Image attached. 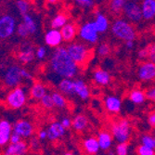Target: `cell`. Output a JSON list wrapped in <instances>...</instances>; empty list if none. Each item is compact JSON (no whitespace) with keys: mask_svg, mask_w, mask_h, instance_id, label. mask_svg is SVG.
<instances>
[{"mask_svg":"<svg viewBox=\"0 0 155 155\" xmlns=\"http://www.w3.org/2000/svg\"><path fill=\"white\" fill-rule=\"evenodd\" d=\"M35 54L38 60H44L47 56V48L45 47H38L35 51Z\"/></svg>","mask_w":155,"mask_h":155,"instance_id":"cell-42","label":"cell"},{"mask_svg":"<svg viewBox=\"0 0 155 155\" xmlns=\"http://www.w3.org/2000/svg\"><path fill=\"white\" fill-rule=\"evenodd\" d=\"M54 105L58 109H65L67 107V100L65 97V95H63L61 92H52L51 93Z\"/></svg>","mask_w":155,"mask_h":155,"instance_id":"cell-29","label":"cell"},{"mask_svg":"<svg viewBox=\"0 0 155 155\" xmlns=\"http://www.w3.org/2000/svg\"><path fill=\"white\" fill-rule=\"evenodd\" d=\"M112 135L107 131H101L97 135V140L101 146V150L103 151H107L110 150L112 146Z\"/></svg>","mask_w":155,"mask_h":155,"instance_id":"cell-25","label":"cell"},{"mask_svg":"<svg viewBox=\"0 0 155 155\" xmlns=\"http://www.w3.org/2000/svg\"><path fill=\"white\" fill-rule=\"evenodd\" d=\"M140 143L146 145L150 148L155 149V140L153 136L150 135V134H145L143 135L141 137H140Z\"/></svg>","mask_w":155,"mask_h":155,"instance_id":"cell-37","label":"cell"},{"mask_svg":"<svg viewBox=\"0 0 155 155\" xmlns=\"http://www.w3.org/2000/svg\"><path fill=\"white\" fill-rule=\"evenodd\" d=\"M123 13L129 21L137 23L143 19L141 6L134 0H128L124 7Z\"/></svg>","mask_w":155,"mask_h":155,"instance_id":"cell-9","label":"cell"},{"mask_svg":"<svg viewBox=\"0 0 155 155\" xmlns=\"http://www.w3.org/2000/svg\"><path fill=\"white\" fill-rule=\"evenodd\" d=\"M58 89L67 97L75 96L74 92V80L73 78H62L59 81Z\"/></svg>","mask_w":155,"mask_h":155,"instance_id":"cell-19","label":"cell"},{"mask_svg":"<svg viewBox=\"0 0 155 155\" xmlns=\"http://www.w3.org/2000/svg\"><path fill=\"white\" fill-rule=\"evenodd\" d=\"M22 17V21L25 23L26 27L28 28V30L30 32V35H35L37 32V24L34 18L30 15L29 13L25 14V15L21 16Z\"/></svg>","mask_w":155,"mask_h":155,"instance_id":"cell-32","label":"cell"},{"mask_svg":"<svg viewBox=\"0 0 155 155\" xmlns=\"http://www.w3.org/2000/svg\"><path fill=\"white\" fill-rule=\"evenodd\" d=\"M48 130V139L50 141H56L65 135L66 128L62 125L61 122H53L49 124Z\"/></svg>","mask_w":155,"mask_h":155,"instance_id":"cell-14","label":"cell"},{"mask_svg":"<svg viewBox=\"0 0 155 155\" xmlns=\"http://www.w3.org/2000/svg\"><path fill=\"white\" fill-rule=\"evenodd\" d=\"M47 2L50 5H55L59 2V0H47Z\"/></svg>","mask_w":155,"mask_h":155,"instance_id":"cell-52","label":"cell"},{"mask_svg":"<svg viewBox=\"0 0 155 155\" xmlns=\"http://www.w3.org/2000/svg\"><path fill=\"white\" fill-rule=\"evenodd\" d=\"M88 125V119L83 115L78 114L73 119V128L76 132H82L84 129H87Z\"/></svg>","mask_w":155,"mask_h":155,"instance_id":"cell-28","label":"cell"},{"mask_svg":"<svg viewBox=\"0 0 155 155\" xmlns=\"http://www.w3.org/2000/svg\"><path fill=\"white\" fill-rule=\"evenodd\" d=\"M104 106L108 112L112 114H119L122 109V101L117 96L110 95L107 96L104 100Z\"/></svg>","mask_w":155,"mask_h":155,"instance_id":"cell-16","label":"cell"},{"mask_svg":"<svg viewBox=\"0 0 155 155\" xmlns=\"http://www.w3.org/2000/svg\"><path fill=\"white\" fill-rule=\"evenodd\" d=\"M13 132L19 134L22 138H29L35 132L34 125L27 120H19L13 124Z\"/></svg>","mask_w":155,"mask_h":155,"instance_id":"cell-11","label":"cell"},{"mask_svg":"<svg viewBox=\"0 0 155 155\" xmlns=\"http://www.w3.org/2000/svg\"><path fill=\"white\" fill-rule=\"evenodd\" d=\"M137 58L139 60H142V61H144L146 59H149V48H148V47L138 50V52H137Z\"/></svg>","mask_w":155,"mask_h":155,"instance_id":"cell-44","label":"cell"},{"mask_svg":"<svg viewBox=\"0 0 155 155\" xmlns=\"http://www.w3.org/2000/svg\"><path fill=\"white\" fill-rule=\"evenodd\" d=\"M153 137H154V140H155V131H154V133H153Z\"/></svg>","mask_w":155,"mask_h":155,"instance_id":"cell-53","label":"cell"},{"mask_svg":"<svg viewBox=\"0 0 155 155\" xmlns=\"http://www.w3.org/2000/svg\"><path fill=\"white\" fill-rule=\"evenodd\" d=\"M149 48V61L155 62V43L148 47Z\"/></svg>","mask_w":155,"mask_h":155,"instance_id":"cell-45","label":"cell"},{"mask_svg":"<svg viewBox=\"0 0 155 155\" xmlns=\"http://www.w3.org/2000/svg\"><path fill=\"white\" fill-rule=\"evenodd\" d=\"M110 133L117 143L128 142L131 137V124L127 119H120L111 124Z\"/></svg>","mask_w":155,"mask_h":155,"instance_id":"cell-3","label":"cell"},{"mask_svg":"<svg viewBox=\"0 0 155 155\" xmlns=\"http://www.w3.org/2000/svg\"><path fill=\"white\" fill-rule=\"evenodd\" d=\"M46 94H47V87L43 84L39 82L35 83L30 89L31 97L34 100H36V101H40Z\"/></svg>","mask_w":155,"mask_h":155,"instance_id":"cell-26","label":"cell"},{"mask_svg":"<svg viewBox=\"0 0 155 155\" xmlns=\"http://www.w3.org/2000/svg\"><path fill=\"white\" fill-rule=\"evenodd\" d=\"M92 78H93V81L95 82V84L100 87L109 86L110 83V80H111V76H110V73L101 68H97L95 70L92 74Z\"/></svg>","mask_w":155,"mask_h":155,"instance_id":"cell-17","label":"cell"},{"mask_svg":"<svg viewBox=\"0 0 155 155\" xmlns=\"http://www.w3.org/2000/svg\"><path fill=\"white\" fill-rule=\"evenodd\" d=\"M145 93H146L147 100L155 103V86H152V87H149L145 91Z\"/></svg>","mask_w":155,"mask_h":155,"instance_id":"cell-40","label":"cell"},{"mask_svg":"<svg viewBox=\"0 0 155 155\" xmlns=\"http://www.w3.org/2000/svg\"><path fill=\"white\" fill-rule=\"evenodd\" d=\"M136 152L138 155H155V149L150 148L143 144H140L136 149Z\"/></svg>","mask_w":155,"mask_h":155,"instance_id":"cell-36","label":"cell"},{"mask_svg":"<svg viewBox=\"0 0 155 155\" xmlns=\"http://www.w3.org/2000/svg\"><path fill=\"white\" fill-rule=\"evenodd\" d=\"M65 48L70 56L79 66H82L88 61L90 57V50L86 44L73 41L71 43H69Z\"/></svg>","mask_w":155,"mask_h":155,"instance_id":"cell-4","label":"cell"},{"mask_svg":"<svg viewBox=\"0 0 155 155\" xmlns=\"http://www.w3.org/2000/svg\"><path fill=\"white\" fill-rule=\"evenodd\" d=\"M16 7H17V9L19 10V13L21 16L25 15V14H27V13H29L30 4L27 0H17Z\"/></svg>","mask_w":155,"mask_h":155,"instance_id":"cell-33","label":"cell"},{"mask_svg":"<svg viewBox=\"0 0 155 155\" xmlns=\"http://www.w3.org/2000/svg\"><path fill=\"white\" fill-rule=\"evenodd\" d=\"M148 123L151 127L155 128V110L151 111L148 116Z\"/></svg>","mask_w":155,"mask_h":155,"instance_id":"cell-48","label":"cell"},{"mask_svg":"<svg viewBox=\"0 0 155 155\" xmlns=\"http://www.w3.org/2000/svg\"><path fill=\"white\" fill-rule=\"evenodd\" d=\"M110 53V47L107 43H101L97 48V54L101 58H105Z\"/></svg>","mask_w":155,"mask_h":155,"instance_id":"cell-35","label":"cell"},{"mask_svg":"<svg viewBox=\"0 0 155 155\" xmlns=\"http://www.w3.org/2000/svg\"><path fill=\"white\" fill-rule=\"evenodd\" d=\"M27 101V96L25 89L21 87L11 88L6 97V105L13 110H18L24 106Z\"/></svg>","mask_w":155,"mask_h":155,"instance_id":"cell-5","label":"cell"},{"mask_svg":"<svg viewBox=\"0 0 155 155\" xmlns=\"http://www.w3.org/2000/svg\"><path fill=\"white\" fill-rule=\"evenodd\" d=\"M29 145L27 144L24 140H21L20 142L17 143H9L5 151L4 154L6 155H23L28 152V149H29Z\"/></svg>","mask_w":155,"mask_h":155,"instance_id":"cell-15","label":"cell"},{"mask_svg":"<svg viewBox=\"0 0 155 155\" xmlns=\"http://www.w3.org/2000/svg\"><path fill=\"white\" fill-rule=\"evenodd\" d=\"M62 41H63V38H62V35L60 29L51 28V29L48 30L45 35V43L49 48H55L60 47L61 44L62 43Z\"/></svg>","mask_w":155,"mask_h":155,"instance_id":"cell-12","label":"cell"},{"mask_svg":"<svg viewBox=\"0 0 155 155\" xmlns=\"http://www.w3.org/2000/svg\"><path fill=\"white\" fill-rule=\"evenodd\" d=\"M83 149L87 154H97L101 150V146L98 143L97 137H90L83 141Z\"/></svg>","mask_w":155,"mask_h":155,"instance_id":"cell-23","label":"cell"},{"mask_svg":"<svg viewBox=\"0 0 155 155\" xmlns=\"http://www.w3.org/2000/svg\"><path fill=\"white\" fill-rule=\"evenodd\" d=\"M128 98L132 103L136 105H140L145 102V101L147 100V97H146V93L142 89L136 88L129 93Z\"/></svg>","mask_w":155,"mask_h":155,"instance_id":"cell-27","label":"cell"},{"mask_svg":"<svg viewBox=\"0 0 155 155\" xmlns=\"http://www.w3.org/2000/svg\"><path fill=\"white\" fill-rule=\"evenodd\" d=\"M39 138H38V137H31V139H30V142H29V147H30V149L31 150H37L38 149H39V147H40V143H39Z\"/></svg>","mask_w":155,"mask_h":155,"instance_id":"cell-41","label":"cell"},{"mask_svg":"<svg viewBox=\"0 0 155 155\" xmlns=\"http://www.w3.org/2000/svg\"><path fill=\"white\" fill-rule=\"evenodd\" d=\"M21 67L18 64H12L8 66L3 75L4 84L8 88H14L21 84L23 77L21 75Z\"/></svg>","mask_w":155,"mask_h":155,"instance_id":"cell-6","label":"cell"},{"mask_svg":"<svg viewBox=\"0 0 155 155\" xmlns=\"http://www.w3.org/2000/svg\"><path fill=\"white\" fill-rule=\"evenodd\" d=\"M21 75L23 77V80H26V81H31L33 79V75L30 72H28L27 70L25 69H21Z\"/></svg>","mask_w":155,"mask_h":155,"instance_id":"cell-49","label":"cell"},{"mask_svg":"<svg viewBox=\"0 0 155 155\" xmlns=\"http://www.w3.org/2000/svg\"><path fill=\"white\" fill-rule=\"evenodd\" d=\"M39 101H40L41 106L45 109H47V110H51L55 107L51 94H46Z\"/></svg>","mask_w":155,"mask_h":155,"instance_id":"cell-34","label":"cell"},{"mask_svg":"<svg viewBox=\"0 0 155 155\" xmlns=\"http://www.w3.org/2000/svg\"><path fill=\"white\" fill-rule=\"evenodd\" d=\"M62 38L64 42L67 43H71L73 42L78 33V29L74 23L73 22H67L61 29Z\"/></svg>","mask_w":155,"mask_h":155,"instance_id":"cell-21","label":"cell"},{"mask_svg":"<svg viewBox=\"0 0 155 155\" xmlns=\"http://www.w3.org/2000/svg\"><path fill=\"white\" fill-rule=\"evenodd\" d=\"M94 23H95V26L97 28V32L100 34L106 33L110 27V22H109L108 18L106 17L105 14H103L101 12H97L96 14Z\"/></svg>","mask_w":155,"mask_h":155,"instance_id":"cell-24","label":"cell"},{"mask_svg":"<svg viewBox=\"0 0 155 155\" xmlns=\"http://www.w3.org/2000/svg\"><path fill=\"white\" fill-rule=\"evenodd\" d=\"M135 40H127L125 41V48L127 49H133L135 47Z\"/></svg>","mask_w":155,"mask_h":155,"instance_id":"cell-51","label":"cell"},{"mask_svg":"<svg viewBox=\"0 0 155 155\" xmlns=\"http://www.w3.org/2000/svg\"><path fill=\"white\" fill-rule=\"evenodd\" d=\"M110 31L117 39L127 41L135 40L137 37V32L135 27L126 20L116 19L110 25Z\"/></svg>","mask_w":155,"mask_h":155,"instance_id":"cell-2","label":"cell"},{"mask_svg":"<svg viewBox=\"0 0 155 155\" xmlns=\"http://www.w3.org/2000/svg\"><path fill=\"white\" fill-rule=\"evenodd\" d=\"M61 123L62 124V125L66 129H69L71 128L73 126V121L70 119L69 117H62L61 120Z\"/></svg>","mask_w":155,"mask_h":155,"instance_id":"cell-46","label":"cell"},{"mask_svg":"<svg viewBox=\"0 0 155 155\" xmlns=\"http://www.w3.org/2000/svg\"><path fill=\"white\" fill-rule=\"evenodd\" d=\"M128 0H110V10L114 15H119L123 12L124 7Z\"/></svg>","mask_w":155,"mask_h":155,"instance_id":"cell-31","label":"cell"},{"mask_svg":"<svg viewBox=\"0 0 155 155\" xmlns=\"http://www.w3.org/2000/svg\"><path fill=\"white\" fill-rule=\"evenodd\" d=\"M36 57V54L35 51V48L32 46H26L23 47L18 53H17V58L19 61H21L22 64H27L32 62L35 58Z\"/></svg>","mask_w":155,"mask_h":155,"instance_id":"cell-20","label":"cell"},{"mask_svg":"<svg viewBox=\"0 0 155 155\" xmlns=\"http://www.w3.org/2000/svg\"><path fill=\"white\" fill-rule=\"evenodd\" d=\"M98 33L95 26L94 21H87L82 24L78 29V35L86 43L95 45L98 40Z\"/></svg>","mask_w":155,"mask_h":155,"instance_id":"cell-7","label":"cell"},{"mask_svg":"<svg viewBox=\"0 0 155 155\" xmlns=\"http://www.w3.org/2000/svg\"><path fill=\"white\" fill-rule=\"evenodd\" d=\"M21 139H22V137L19 134L13 132L12 135H11V137H10L9 143H17V142H20Z\"/></svg>","mask_w":155,"mask_h":155,"instance_id":"cell-47","label":"cell"},{"mask_svg":"<svg viewBox=\"0 0 155 155\" xmlns=\"http://www.w3.org/2000/svg\"><path fill=\"white\" fill-rule=\"evenodd\" d=\"M16 33L21 38H26V37H28L29 35H31L29 30H28V28L26 27V25H25V23L23 21H21V22H20L18 24Z\"/></svg>","mask_w":155,"mask_h":155,"instance_id":"cell-38","label":"cell"},{"mask_svg":"<svg viewBox=\"0 0 155 155\" xmlns=\"http://www.w3.org/2000/svg\"><path fill=\"white\" fill-rule=\"evenodd\" d=\"M74 92L75 95L80 97V100L84 101H87L90 97V94H91L87 83L80 78L74 79Z\"/></svg>","mask_w":155,"mask_h":155,"instance_id":"cell-18","label":"cell"},{"mask_svg":"<svg viewBox=\"0 0 155 155\" xmlns=\"http://www.w3.org/2000/svg\"><path fill=\"white\" fill-rule=\"evenodd\" d=\"M17 21L10 14H4L0 18V38L8 39L17 30Z\"/></svg>","mask_w":155,"mask_h":155,"instance_id":"cell-8","label":"cell"},{"mask_svg":"<svg viewBox=\"0 0 155 155\" xmlns=\"http://www.w3.org/2000/svg\"><path fill=\"white\" fill-rule=\"evenodd\" d=\"M68 22V18L64 14H57L50 21V26L54 29H61V28Z\"/></svg>","mask_w":155,"mask_h":155,"instance_id":"cell-30","label":"cell"},{"mask_svg":"<svg viewBox=\"0 0 155 155\" xmlns=\"http://www.w3.org/2000/svg\"><path fill=\"white\" fill-rule=\"evenodd\" d=\"M49 70L53 75L62 78H75L79 74V65L73 60L66 48H55L49 59Z\"/></svg>","mask_w":155,"mask_h":155,"instance_id":"cell-1","label":"cell"},{"mask_svg":"<svg viewBox=\"0 0 155 155\" xmlns=\"http://www.w3.org/2000/svg\"><path fill=\"white\" fill-rule=\"evenodd\" d=\"M75 2L83 8H92L95 4V0H75Z\"/></svg>","mask_w":155,"mask_h":155,"instance_id":"cell-43","label":"cell"},{"mask_svg":"<svg viewBox=\"0 0 155 155\" xmlns=\"http://www.w3.org/2000/svg\"><path fill=\"white\" fill-rule=\"evenodd\" d=\"M38 138L40 140H45L48 138V130L42 129L38 132Z\"/></svg>","mask_w":155,"mask_h":155,"instance_id":"cell-50","label":"cell"},{"mask_svg":"<svg viewBox=\"0 0 155 155\" xmlns=\"http://www.w3.org/2000/svg\"><path fill=\"white\" fill-rule=\"evenodd\" d=\"M140 6L144 20L150 21L155 18V0H143Z\"/></svg>","mask_w":155,"mask_h":155,"instance_id":"cell-22","label":"cell"},{"mask_svg":"<svg viewBox=\"0 0 155 155\" xmlns=\"http://www.w3.org/2000/svg\"><path fill=\"white\" fill-rule=\"evenodd\" d=\"M13 133V125L8 120L0 121V146L8 145L10 137Z\"/></svg>","mask_w":155,"mask_h":155,"instance_id":"cell-13","label":"cell"},{"mask_svg":"<svg viewBox=\"0 0 155 155\" xmlns=\"http://www.w3.org/2000/svg\"><path fill=\"white\" fill-rule=\"evenodd\" d=\"M137 77L142 82H152L155 80V62L144 61L137 68Z\"/></svg>","mask_w":155,"mask_h":155,"instance_id":"cell-10","label":"cell"},{"mask_svg":"<svg viewBox=\"0 0 155 155\" xmlns=\"http://www.w3.org/2000/svg\"><path fill=\"white\" fill-rule=\"evenodd\" d=\"M129 150V146L127 142H124V143H118L115 148V153L118 155H126L128 154Z\"/></svg>","mask_w":155,"mask_h":155,"instance_id":"cell-39","label":"cell"}]
</instances>
